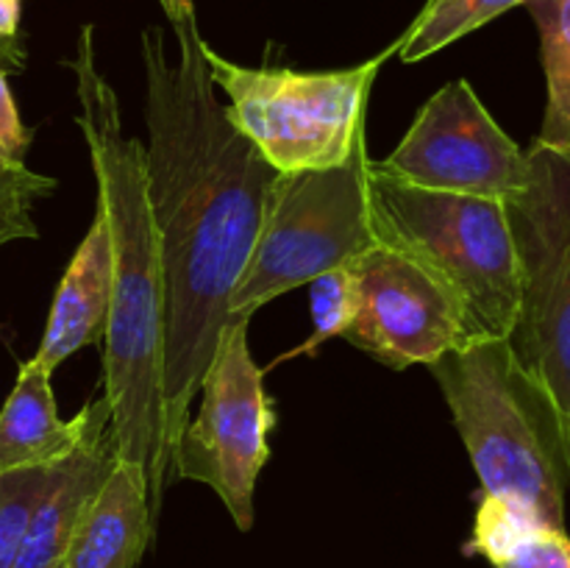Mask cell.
Here are the masks:
<instances>
[{"mask_svg":"<svg viewBox=\"0 0 570 568\" xmlns=\"http://www.w3.org/2000/svg\"><path fill=\"white\" fill-rule=\"evenodd\" d=\"M173 31L176 53L159 26L145 28L142 65L145 173L165 290L159 390L176 449L284 173L267 165L217 100L198 20Z\"/></svg>","mask_w":570,"mask_h":568,"instance_id":"1","label":"cell"},{"mask_svg":"<svg viewBox=\"0 0 570 568\" xmlns=\"http://www.w3.org/2000/svg\"><path fill=\"white\" fill-rule=\"evenodd\" d=\"M67 67L76 76L78 126L87 139L98 212L111 243V304L104 334V395L111 407V438L120 460L142 466L150 505L159 512L173 445L159 390L165 290L145 145L122 126L120 98L98 65L95 26H81L76 56Z\"/></svg>","mask_w":570,"mask_h":568,"instance_id":"2","label":"cell"},{"mask_svg":"<svg viewBox=\"0 0 570 568\" xmlns=\"http://www.w3.org/2000/svg\"><path fill=\"white\" fill-rule=\"evenodd\" d=\"M482 493L527 505L566 529L570 423L510 340H473L429 365Z\"/></svg>","mask_w":570,"mask_h":568,"instance_id":"3","label":"cell"},{"mask_svg":"<svg viewBox=\"0 0 570 568\" xmlns=\"http://www.w3.org/2000/svg\"><path fill=\"white\" fill-rule=\"evenodd\" d=\"M376 243L401 251L454 301L473 340H510L521 310V267L504 200L429 193L367 165Z\"/></svg>","mask_w":570,"mask_h":568,"instance_id":"4","label":"cell"},{"mask_svg":"<svg viewBox=\"0 0 570 568\" xmlns=\"http://www.w3.org/2000/svg\"><path fill=\"white\" fill-rule=\"evenodd\" d=\"M399 45L343 70L243 67L204 42L206 67L228 98V117L278 173L343 165L365 137L373 81Z\"/></svg>","mask_w":570,"mask_h":568,"instance_id":"5","label":"cell"},{"mask_svg":"<svg viewBox=\"0 0 570 568\" xmlns=\"http://www.w3.org/2000/svg\"><path fill=\"white\" fill-rule=\"evenodd\" d=\"M365 137L343 165L284 173L248 267L228 298L232 321L304 287L332 267L348 265L376 245L367 195Z\"/></svg>","mask_w":570,"mask_h":568,"instance_id":"6","label":"cell"},{"mask_svg":"<svg viewBox=\"0 0 570 568\" xmlns=\"http://www.w3.org/2000/svg\"><path fill=\"white\" fill-rule=\"evenodd\" d=\"M527 182L504 200L521 267L510 345L570 423V154L532 143Z\"/></svg>","mask_w":570,"mask_h":568,"instance_id":"7","label":"cell"},{"mask_svg":"<svg viewBox=\"0 0 570 568\" xmlns=\"http://www.w3.org/2000/svg\"><path fill=\"white\" fill-rule=\"evenodd\" d=\"M198 393L200 410L178 432L170 471L215 490L239 532H248L276 410L265 390V371L250 356L245 317L226 326Z\"/></svg>","mask_w":570,"mask_h":568,"instance_id":"8","label":"cell"},{"mask_svg":"<svg viewBox=\"0 0 570 568\" xmlns=\"http://www.w3.org/2000/svg\"><path fill=\"white\" fill-rule=\"evenodd\" d=\"M373 165L429 193L507 200L527 182L529 161L471 84L456 78L423 104L393 154Z\"/></svg>","mask_w":570,"mask_h":568,"instance_id":"9","label":"cell"},{"mask_svg":"<svg viewBox=\"0 0 570 568\" xmlns=\"http://www.w3.org/2000/svg\"><path fill=\"white\" fill-rule=\"evenodd\" d=\"M351 267L360 310L343 337L367 356L404 371L468 343L451 295L410 256L376 243Z\"/></svg>","mask_w":570,"mask_h":568,"instance_id":"10","label":"cell"},{"mask_svg":"<svg viewBox=\"0 0 570 568\" xmlns=\"http://www.w3.org/2000/svg\"><path fill=\"white\" fill-rule=\"evenodd\" d=\"M154 523L142 466L117 457L83 507L61 568H137L154 540Z\"/></svg>","mask_w":570,"mask_h":568,"instance_id":"11","label":"cell"},{"mask_svg":"<svg viewBox=\"0 0 570 568\" xmlns=\"http://www.w3.org/2000/svg\"><path fill=\"white\" fill-rule=\"evenodd\" d=\"M111 304V243L109 228L100 212L89 232L83 234L81 245L72 254L59 287H56L53 304H50L45 334L33 362L45 371L53 373L67 356L76 354L83 345L100 343L109 323Z\"/></svg>","mask_w":570,"mask_h":568,"instance_id":"12","label":"cell"},{"mask_svg":"<svg viewBox=\"0 0 570 568\" xmlns=\"http://www.w3.org/2000/svg\"><path fill=\"white\" fill-rule=\"evenodd\" d=\"M89 415L92 404L70 421H61L50 390V373L37 365L33 356L22 362L14 388L0 410V473L65 462L81 445Z\"/></svg>","mask_w":570,"mask_h":568,"instance_id":"13","label":"cell"},{"mask_svg":"<svg viewBox=\"0 0 570 568\" xmlns=\"http://www.w3.org/2000/svg\"><path fill=\"white\" fill-rule=\"evenodd\" d=\"M540 33L546 111L534 143L570 154V0H527Z\"/></svg>","mask_w":570,"mask_h":568,"instance_id":"14","label":"cell"},{"mask_svg":"<svg viewBox=\"0 0 570 568\" xmlns=\"http://www.w3.org/2000/svg\"><path fill=\"white\" fill-rule=\"evenodd\" d=\"M523 3L527 0H438V3H426L410 31L401 37L395 53L404 65H415Z\"/></svg>","mask_w":570,"mask_h":568,"instance_id":"15","label":"cell"},{"mask_svg":"<svg viewBox=\"0 0 570 568\" xmlns=\"http://www.w3.org/2000/svg\"><path fill=\"white\" fill-rule=\"evenodd\" d=\"M312 293V323H315V332L306 340L304 345H298L289 354L278 356L276 362L289 360V356L301 354H315L317 345H323L332 337H343L348 332V326L354 323L356 310H360V290H356V273L354 267L340 265L332 271L321 273L309 282Z\"/></svg>","mask_w":570,"mask_h":568,"instance_id":"16","label":"cell"},{"mask_svg":"<svg viewBox=\"0 0 570 568\" xmlns=\"http://www.w3.org/2000/svg\"><path fill=\"white\" fill-rule=\"evenodd\" d=\"M59 466L0 473V568H11L14 562L28 518L53 482Z\"/></svg>","mask_w":570,"mask_h":568,"instance_id":"17","label":"cell"},{"mask_svg":"<svg viewBox=\"0 0 570 568\" xmlns=\"http://www.w3.org/2000/svg\"><path fill=\"white\" fill-rule=\"evenodd\" d=\"M493 568H570V538L566 529L534 523L490 560Z\"/></svg>","mask_w":570,"mask_h":568,"instance_id":"18","label":"cell"},{"mask_svg":"<svg viewBox=\"0 0 570 568\" xmlns=\"http://www.w3.org/2000/svg\"><path fill=\"white\" fill-rule=\"evenodd\" d=\"M31 145V131L22 126L6 72L0 70V165H26V150Z\"/></svg>","mask_w":570,"mask_h":568,"instance_id":"19","label":"cell"},{"mask_svg":"<svg viewBox=\"0 0 570 568\" xmlns=\"http://www.w3.org/2000/svg\"><path fill=\"white\" fill-rule=\"evenodd\" d=\"M26 67V50H22L20 39H0V70L20 72Z\"/></svg>","mask_w":570,"mask_h":568,"instance_id":"20","label":"cell"},{"mask_svg":"<svg viewBox=\"0 0 570 568\" xmlns=\"http://www.w3.org/2000/svg\"><path fill=\"white\" fill-rule=\"evenodd\" d=\"M0 39H20V0H0Z\"/></svg>","mask_w":570,"mask_h":568,"instance_id":"21","label":"cell"},{"mask_svg":"<svg viewBox=\"0 0 570 568\" xmlns=\"http://www.w3.org/2000/svg\"><path fill=\"white\" fill-rule=\"evenodd\" d=\"M159 6L165 9L167 20H170L173 26H181V22L195 20L193 0H159Z\"/></svg>","mask_w":570,"mask_h":568,"instance_id":"22","label":"cell"},{"mask_svg":"<svg viewBox=\"0 0 570 568\" xmlns=\"http://www.w3.org/2000/svg\"><path fill=\"white\" fill-rule=\"evenodd\" d=\"M429 3H438V0H429Z\"/></svg>","mask_w":570,"mask_h":568,"instance_id":"23","label":"cell"},{"mask_svg":"<svg viewBox=\"0 0 570 568\" xmlns=\"http://www.w3.org/2000/svg\"><path fill=\"white\" fill-rule=\"evenodd\" d=\"M59 568H61V566H59Z\"/></svg>","mask_w":570,"mask_h":568,"instance_id":"24","label":"cell"}]
</instances>
